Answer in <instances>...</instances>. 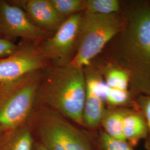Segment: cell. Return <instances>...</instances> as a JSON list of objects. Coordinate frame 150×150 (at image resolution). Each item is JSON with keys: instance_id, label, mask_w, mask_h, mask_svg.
Segmentation results:
<instances>
[{"instance_id": "obj_15", "label": "cell", "mask_w": 150, "mask_h": 150, "mask_svg": "<svg viewBox=\"0 0 150 150\" xmlns=\"http://www.w3.org/2000/svg\"><path fill=\"white\" fill-rule=\"evenodd\" d=\"M105 82L109 88L129 90V80L127 74L118 66H111L105 71Z\"/></svg>"}, {"instance_id": "obj_10", "label": "cell", "mask_w": 150, "mask_h": 150, "mask_svg": "<svg viewBox=\"0 0 150 150\" xmlns=\"http://www.w3.org/2000/svg\"><path fill=\"white\" fill-rule=\"evenodd\" d=\"M122 132L125 140L134 147L140 140L147 138L148 130L145 117L138 108H127L122 121Z\"/></svg>"}, {"instance_id": "obj_13", "label": "cell", "mask_w": 150, "mask_h": 150, "mask_svg": "<svg viewBox=\"0 0 150 150\" xmlns=\"http://www.w3.org/2000/svg\"><path fill=\"white\" fill-rule=\"evenodd\" d=\"M40 122L39 132L43 145L48 150H66L47 115L43 116Z\"/></svg>"}, {"instance_id": "obj_3", "label": "cell", "mask_w": 150, "mask_h": 150, "mask_svg": "<svg viewBox=\"0 0 150 150\" xmlns=\"http://www.w3.org/2000/svg\"><path fill=\"white\" fill-rule=\"evenodd\" d=\"M123 16L91 14L83 12L77 38L76 50L70 64L83 69L100 54L108 42L122 31Z\"/></svg>"}, {"instance_id": "obj_23", "label": "cell", "mask_w": 150, "mask_h": 150, "mask_svg": "<svg viewBox=\"0 0 150 150\" xmlns=\"http://www.w3.org/2000/svg\"><path fill=\"white\" fill-rule=\"evenodd\" d=\"M36 150H48V149L44 145H42L38 146Z\"/></svg>"}, {"instance_id": "obj_18", "label": "cell", "mask_w": 150, "mask_h": 150, "mask_svg": "<svg viewBox=\"0 0 150 150\" xmlns=\"http://www.w3.org/2000/svg\"><path fill=\"white\" fill-rule=\"evenodd\" d=\"M97 143L99 150H135L127 141L113 139L103 131H100Z\"/></svg>"}, {"instance_id": "obj_11", "label": "cell", "mask_w": 150, "mask_h": 150, "mask_svg": "<svg viewBox=\"0 0 150 150\" xmlns=\"http://www.w3.org/2000/svg\"><path fill=\"white\" fill-rule=\"evenodd\" d=\"M103 101L86 86V96L83 111V123L88 128L95 129L101 122L105 111Z\"/></svg>"}, {"instance_id": "obj_24", "label": "cell", "mask_w": 150, "mask_h": 150, "mask_svg": "<svg viewBox=\"0 0 150 150\" xmlns=\"http://www.w3.org/2000/svg\"><path fill=\"white\" fill-rule=\"evenodd\" d=\"M0 38H1V36H0Z\"/></svg>"}, {"instance_id": "obj_22", "label": "cell", "mask_w": 150, "mask_h": 150, "mask_svg": "<svg viewBox=\"0 0 150 150\" xmlns=\"http://www.w3.org/2000/svg\"><path fill=\"white\" fill-rule=\"evenodd\" d=\"M18 46L5 38H0V59L13 54Z\"/></svg>"}, {"instance_id": "obj_20", "label": "cell", "mask_w": 150, "mask_h": 150, "mask_svg": "<svg viewBox=\"0 0 150 150\" xmlns=\"http://www.w3.org/2000/svg\"><path fill=\"white\" fill-rule=\"evenodd\" d=\"M136 108H138L143 113L147 124L148 134L145 139V147L146 150H150V96L139 95L136 102Z\"/></svg>"}, {"instance_id": "obj_12", "label": "cell", "mask_w": 150, "mask_h": 150, "mask_svg": "<svg viewBox=\"0 0 150 150\" xmlns=\"http://www.w3.org/2000/svg\"><path fill=\"white\" fill-rule=\"evenodd\" d=\"M127 110L124 107L105 110L101 125L106 134L113 139L126 141L122 132V121Z\"/></svg>"}, {"instance_id": "obj_2", "label": "cell", "mask_w": 150, "mask_h": 150, "mask_svg": "<svg viewBox=\"0 0 150 150\" xmlns=\"http://www.w3.org/2000/svg\"><path fill=\"white\" fill-rule=\"evenodd\" d=\"M38 91L45 102L80 125L86 100V76L83 69L69 64L49 70Z\"/></svg>"}, {"instance_id": "obj_21", "label": "cell", "mask_w": 150, "mask_h": 150, "mask_svg": "<svg viewBox=\"0 0 150 150\" xmlns=\"http://www.w3.org/2000/svg\"><path fill=\"white\" fill-rule=\"evenodd\" d=\"M86 82L87 87L90 88L103 101L106 100L109 87L99 75L92 74L86 76Z\"/></svg>"}, {"instance_id": "obj_7", "label": "cell", "mask_w": 150, "mask_h": 150, "mask_svg": "<svg viewBox=\"0 0 150 150\" xmlns=\"http://www.w3.org/2000/svg\"><path fill=\"white\" fill-rule=\"evenodd\" d=\"M39 47L20 46L10 56L0 59V84L17 80L47 66Z\"/></svg>"}, {"instance_id": "obj_25", "label": "cell", "mask_w": 150, "mask_h": 150, "mask_svg": "<svg viewBox=\"0 0 150 150\" xmlns=\"http://www.w3.org/2000/svg\"><path fill=\"white\" fill-rule=\"evenodd\" d=\"M0 85H1V84H0Z\"/></svg>"}, {"instance_id": "obj_1", "label": "cell", "mask_w": 150, "mask_h": 150, "mask_svg": "<svg viewBox=\"0 0 150 150\" xmlns=\"http://www.w3.org/2000/svg\"><path fill=\"white\" fill-rule=\"evenodd\" d=\"M115 48L117 66L129 76L131 95L150 96V6L139 3L123 16Z\"/></svg>"}, {"instance_id": "obj_19", "label": "cell", "mask_w": 150, "mask_h": 150, "mask_svg": "<svg viewBox=\"0 0 150 150\" xmlns=\"http://www.w3.org/2000/svg\"><path fill=\"white\" fill-rule=\"evenodd\" d=\"M131 98V94L129 90L109 88L105 101L111 108H115L127 105Z\"/></svg>"}, {"instance_id": "obj_8", "label": "cell", "mask_w": 150, "mask_h": 150, "mask_svg": "<svg viewBox=\"0 0 150 150\" xmlns=\"http://www.w3.org/2000/svg\"><path fill=\"white\" fill-rule=\"evenodd\" d=\"M12 2L20 6L37 26L46 31H56L66 18L60 16L50 0H27Z\"/></svg>"}, {"instance_id": "obj_14", "label": "cell", "mask_w": 150, "mask_h": 150, "mask_svg": "<svg viewBox=\"0 0 150 150\" xmlns=\"http://www.w3.org/2000/svg\"><path fill=\"white\" fill-rule=\"evenodd\" d=\"M1 146L0 150H32V135L25 127H17Z\"/></svg>"}, {"instance_id": "obj_5", "label": "cell", "mask_w": 150, "mask_h": 150, "mask_svg": "<svg viewBox=\"0 0 150 150\" xmlns=\"http://www.w3.org/2000/svg\"><path fill=\"white\" fill-rule=\"evenodd\" d=\"M82 13L66 18L52 36L45 40L39 47L47 61L56 66H64L72 61L76 50Z\"/></svg>"}, {"instance_id": "obj_9", "label": "cell", "mask_w": 150, "mask_h": 150, "mask_svg": "<svg viewBox=\"0 0 150 150\" xmlns=\"http://www.w3.org/2000/svg\"><path fill=\"white\" fill-rule=\"evenodd\" d=\"M47 116L66 150H93L88 138L79 130L55 114Z\"/></svg>"}, {"instance_id": "obj_17", "label": "cell", "mask_w": 150, "mask_h": 150, "mask_svg": "<svg viewBox=\"0 0 150 150\" xmlns=\"http://www.w3.org/2000/svg\"><path fill=\"white\" fill-rule=\"evenodd\" d=\"M51 4L60 16L66 18L85 11L86 1L83 0H50Z\"/></svg>"}, {"instance_id": "obj_16", "label": "cell", "mask_w": 150, "mask_h": 150, "mask_svg": "<svg viewBox=\"0 0 150 150\" xmlns=\"http://www.w3.org/2000/svg\"><path fill=\"white\" fill-rule=\"evenodd\" d=\"M120 10L117 0H87L84 12L91 14L110 15L118 13Z\"/></svg>"}, {"instance_id": "obj_4", "label": "cell", "mask_w": 150, "mask_h": 150, "mask_svg": "<svg viewBox=\"0 0 150 150\" xmlns=\"http://www.w3.org/2000/svg\"><path fill=\"white\" fill-rule=\"evenodd\" d=\"M42 80L40 71L0 85V127L14 129L27 118Z\"/></svg>"}, {"instance_id": "obj_6", "label": "cell", "mask_w": 150, "mask_h": 150, "mask_svg": "<svg viewBox=\"0 0 150 150\" xmlns=\"http://www.w3.org/2000/svg\"><path fill=\"white\" fill-rule=\"evenodd\" d=\"M50 32L35 25L25 11L18 6L0 1V36L21 38L37 41L47 39Z\"/></svg>"}]
</instances>
